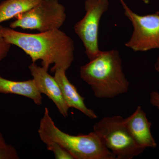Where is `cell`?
<instances>
[{
	"label": "cell",
	"instance_id": "obj_12",
	"mask_svg": "<svg viewBox=\"0 0 159 159\" xmlns=\"http://www.w3.org/2000/svg\"><path fill=\"white\" fill-rule=\"evenodd\" d=\"M43 0H5L0 3V24L33 9Z\"/></svg>",
	"mask_w": 159,
	"mask_h": 159
},
{
	"label": "cell",
	"instance_id": "obj_14",
	"mask_svg": "<svg viewBox=\"0 0 159 159\" xmlns=\"http://www.w3.org/2000/svg\"><path fill=\"white\" fill-rule=\"evenodd\" d=\"M19 159L17 151L14 146L6 143V145L0 147V159Z\"/></svg>",
	"mask_w": 159,
	"mask_h": 159
},
{
	"label": "cell",
	"instance_id": "obj_11",
	"mask_svg": "<svg viewBox=\"0 0 159 159\" xmlns=\"http://www.w3.org/2000/svg\"><path fill=\"white\" fill-rule=\"evenodd\" d=\"M0 93L15 94L29 98L37 105L42 104L43 98L33 79L16 81L2 77L0 74Z\"/></svg>",
	"mask_w": 159,
	"mask_h": 159
},
{
	"label": "cell",
	"instance_id": "obj_10",
	"mask_svg": "<svg viewBox=\"0 0 159 159\" xmlns=\"http://www.w3.org/2000/svg\"><path fill=\"white\" fill-rule=\"evenodd\" d=\"M66 72L63 69H57L54 72V77L59 84L67 105L69 108L78 110L90 119H97V114L86 106L84 98L80 95L76 87L69 81Z\"/></svg>",
	"mask_w": 159,
	"mask_h": 159
},
{
	"label": "cell",
	"instance_id": "obj_1",
	"mask_svg": "<svg viewBox=\"0 0 159 159\" xmlns=\"http://www.w3.org/2000/svg\"><path fill=\"white\" fill-rule=\"evenodd\" d=\"M2 32L7 42L23 50L32 62L40 60L47 70L53 65L51 72L58 69L66 71L74 61V41L60 29L30 34L3 27Z\"/></svg>",
	"mask_w": 159,
	"mask_h": 159
},
{
	"label": "cell",
	"instance_id": "obj_5",
	"mask_svg": "<svg viewBox=\"0 0 159 159\" xmlns=\"http://www.w3.org/2000/svg\"><path fill=\"white\" fill-rule=\"evenodd\" d=\"M66 18L65 8L58 0H43L33 9L18 16L9 27L45 32L60 29Z\"/></svg>",
	"mask_w": 159,
	"mask_h": 159
},
{
	"label": "cell",
	"instance_id": "obj_18",
	"mask_svg": "<svg viewBox=\"0 0 159 159\" xmlns=\"http://www.w3.org/2000/svg\"><path fill=\"white\" fill-rule=\"evenodd\" d=\"M155 69L159 74V56L155 64Z\"/></svg>",
	"mask_w": 159,
	"mask_h": 159
},
{
	"label": "cell",
	"instance_id": "obj_2",
	"mask_svg": "<svg viewBox=\"0 0 159 159\" xmlns=\"http://www.w3.org/2000/svg\"><path fill=\"white\" fill-rule=\"evenodd\" d=\"M89 61L80 67V74L91 87L95 97L111 99L128 92L129 83L122 71L119 51H100Z\"/></svg>",
	"mask_w": 159,
	"mask_h": 159
},
{
	"label": "cell",
	"instance_id": "obj_7",
	"mask_svg": "<svg viewBox=\"0 0 159 159\" xmlns=\"http://www.w3.org/2000/svg\"><path fill=\"white\" fill-rule=\"evenodd\" d=\"M108 6V0H86L85 15L74 25L75 33L82 42L89 60L97 57L101 51L98 45L99 22Z\"/></svg>",
	"mask_w": 159,
	"mask_h": 159
},
{
	"label": "cell",
	"instance_id": "obj_4",
	"mask_svg": "<svg viewBox=\"0 0 159 159\" xmlns=\"http://www.w3.org/2000/svg\"><path fill=\"white\" fill-rule=\"evenodd\" d=\"M93 131L117 159H132L145 150L135 142L121 116L102 118L95 123Z\"/></svg>",
	"mask_w": 159,
	"mask_h": 159
},
{
	"label": "cell",
	"instance_id": "obj_8",
	"mask_svg": "<svg viewBox=\"0 0 159 159\" xmlns=\"http://www.w3.org/2000/svg\"><path fill=\"white\" fill-rule=\"evenodd\" d=\"M29 68L39 91L53 101L61 115L64 117H67L70 108L64 99L59 84L54 77L36 63L32 62Z\"/></svg>",
	"mask_w": 159,
	"mask_h": 159
},
{
	"label": "cell",
	"instance_id": "obj_15",
	"mask_svg": "<svg viewBox=\"0 0 159 159\" xmlns=\"http://www.w3.org/2000/svg\"><path fill=\"white\" fill-rule=\"evenodd\" d=\"M2 26L0 24V62L7 57L11 45L6 41L3 36L2 32Z\"/></svg>",
	"mask_w": 159,
	"mask_h": 159
},
{
	"label": "cell",
	"instance_id": "obj_16",
	"mask_svg": "<svg viewBox=\"0 0 159 159\" xmlns=\"http://www.w3.org/2000/svg\"><path fill=\"white\" fill-rule=\"evenodd\" d=\"M150 102L152 105L159 110V93L153 91L150 94Z\"/></svg>",
	"mask_w": 159,
	"mask_h": 159
},
{
	"label": "cell",
	"instance_id": "obj_9",
	"mask_svg": "<svg viewBox=\"0 0 159 159\" xmlns=\"http://www.w3.org/2000/svg\"><path fill=\"white\" fill-rule=\"evenodd\" d=\"M124 120L132 137L139 146L145 149L156 148L157 145L151 131L152 123L141 107L138 106L133 113Z\"/></svg>",
	"mask_w": 159,
	"mask_h": 159
},
{
	"label": "cell",
	"instance_id": "obj_6",
	"mask_svg": "<svg viewBox=\"0 0 159 159\" xmlns=\"http://www.w3.org/2000/svg\"><path fill=\"white\" fill-rule=\"evenodd\" d=\"M124 14L131 22L134 31L125 45L134 51L159 49V11L142 16L133 12L123 0H119Z\"/></svg>",
	"mask_w": 159,
	"mask_h": 159
},
{
	"label": "cell",
	"instance_id": "obj_17",
	"mask_svg": "<svg viewBox=\"0 0 159 159\" xmlns=\"http://www.w3.org/2000/svg\"><path fill=\"white\" fill-rule=\"evenodd\" d=\"M6 143L4 137L3 136L2 134L0 131V147H2L4 145H6Z\"/></svg>",
	"mask_w": 159,
	"mask_h": 159
},
{
	"label": "cell",
	"instance_id": "obj_13",
	"mask_svg": "<svg viewBox=\"0 0 159 159\" xmlns=\"http://www.w3.org/2000/svg\"><path fill=\"white\" fill-rule=\"evenodd\" d=\"M48 150L52 152L56 159H74L70 153L65 148L55 142L46 144Z\"/></svg>",
	"mask_w": 159,
	"mask_h": 159
},
{
	"label": "cell",
	"instance_id": "obj_3",
	"mask_svg": "<svg viewBox=\"0 0 159 159\" xmlns=\"http://www.w3.org/2000/svg\"><path fill=\"white\" fill-rule=\"evenodd\" d=\"M38 133L45 144L55 142L68 151L74 159H116L99 136L93 131L88 134L72 135L56 126L48 108H45Z\"/></svg>",
	"mask_w": 159,
	"mask_h": 159
}]
</instances>
